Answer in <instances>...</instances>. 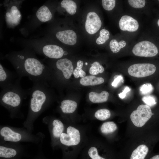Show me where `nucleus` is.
Here are the masks:
<instances>
[{
	"instance_id": "nucleus-19",
	"label": "nucleus",
	"mask_w": 159,
	"mask_h": 159,
	"mask_svg": "<svg viewBox=\"0 0 159 159\" xmlns=\"http://www.w3.org/2000/svg\"><path fill=\"white\" fill-rule=\"evenodd\" d=\"M18 155V152L14 148L0 146V157L3 159H13Z\"/></svg>"
},
{
	"instance_id": "nucleus-2",
	"label": "nucleus",
	"mask_w": 159,
	"mask_h": 159,
	"mask_svg": "<svg viewBox=\"0 0 159 159\" xmlns=\"http://www.w3.org/2000/svg\"><path fill=\"white\" fill-rule=\"evenodd\" d=\"M18 78L14 83L2 89L0 93V101L3 105L15 108L20 105L23 99L29 94V91L23 90Z\"/></svg>"
},
{
	"instance_id": "nucleus-22",
	"label": "nucleus",
	"mask_w": 159,
	"mask_h": 159,
	"mask_svg": "<svg viewBox=\"0 0 159 159\" xmlns=\"http://www.w3.org/2000/svg\"><path fill=\"white\" fill-rule=\"evenodd\" d=\"M61 6L70 15L74 14L76 12L77 6L76 3L71 0H63L61 3Z\"/></svg>"
},
{
	"instance_id": "nucleus-24",
	"label": "nucleus",
	"mask_w": 159,
	"mask_h": 159,
	"mask_svg": "<svg viewBox=\"0 0 159 159\" xmlns=\"http://www.w3.org/2000/svg\"><path fill=\"white\" fill-rule=\"evenodd\" d=\"M127 44L126 41L121 40L118 42L116 39H112L109 44V46L111 51L114 53L119 52L120 49L125 47Z\"/></svg>"
},
{
	"instance_id": "nucleus-3",
	"label": "nucleus",
	"mask_w": 159,
	"mask_h": 159,
	"mask_svg": "<svg viewBox=\"0 0 159 159\" xmlns=\"http://www.w3.org/2000/svg\"><path fill=\"white\" fill-rule=\"evenodd\" d=\"M48 86L44 84L34 83L29 91L30 96V108L32 112L37 113L41 111L50 96Z\"/></svg>"
},
{
	"instance_id": "nucleus-38",
	"label": "nucleus",
	"mask_w": 159,
	"mask_h": 159,
	"mask_svg": "<svg viewBox=\"0 0 159 159\" xmlns=\"http://www.w3.org/2000/svg\"><path fill=\"white\" fill-rule=\"evenodd\" d=\"M67 54H68V53L66 51H64V55H66Z\"/></svg>"
},
{
	"instance_id": "nucleus-15",
	"label": "nucleus",
	"mask_w": 159,
	"mask_h": 159,
	"mask_svg": "<svg viewBox=\"0 0 159 159\" xmlns=\"http://www.w3.org/2000/svg\"><path fill=\"white\" fill-rule=\"evenodd\" d=\"M1 135L4 140L12 142H17L21 139V135L15 132L7 127H4L0 130Z\"/></svg>"
},
{
	"instance_id": "nucleus-11",
	"label": "nucleus",
	"mask_w": 159,
	"mask_h": 159,
	"mask_svg": "<svg viewBox=\"0 0 159 159\" xmlns=\"http://www.w3.org/2000/svg\"><path fill=\"white\" fill-rule=\"evenodd\" d=\"M57 68L61 71L64 77L66 79H69L73 72V67L71 61L67 58L58 60L56 62Z\"/></svg>"
},
{
	"instance_id": "nucleus-30",
	"label": "nucleus",
	"mask_w": 159,
	"mask_h": 159,
	"mask_svg": "<svg viewBox=\"0 0 159 159\" xmlns=\"http://www.w3.org/2000/svg\"><path fill=\"white\" fill-rule=\"evenodd\" d=\"M140 91L142 95H148L153 91V87L150 83H146L142 85L140 87Z\"/></svg>"
},
{
	"instance_id": "nucleus-6",
	"label": "nucleus",
	"mask_w": 159,
	"mask_h": 159,
	"mask_svg": "<svg viewBox=\"0 0 159 159\" xmlns=\"http://www.w3.org/2000/svg\"><path fill=\"white\" fill-rule=\"evenodd\" d=\"M156 70V67L153 64L137 63L132 64L128 67V72L132 76L141 78L153 74L155 72Z\"/></svg>"
},
{
	"instance_id": "nucleus-8",
	"label": "nucleus",
	"mask_w": 159,
	"mask_h": 159,
	"mask_svg": "<svg viewBox=\"0 0 159 159\" xmlns=\"http://www.w3.org/2000/svg\"><path fill=\"white\" fill-rule=\"evenodd\" d=\"M101 25V21L96 13L93 11L88 13L85 23V30L88 33L91 34L96 33Z\"/></svg>"
},
{
	"instance_id": "nucleus-28",
	"label": "nucleus",
	"mask_w": 159,
	"mask_h": 159,
	"mask_svg": "<svg viewBox=\"0 0 159 159\" xmlns=\"http://www.w3.org/2000/svg\"><path fill=\"white\" fill-rule=\"evenodd\" d=\"M83 64L82 61L79 60L77 61V67L73 72V75L75 78H77L79 77L82 78L85 76L86 73L82 69Z\"/></svg>"
},
{
	"instance_id": "nucleus-1",
	"label": "nucleus",
	"mask_w": 159,
	"mask_h": 159,
	"mask_svg": "<svg viewBox=\"0 0 159 159\" xmlns=\"http://www.w3.org/2000/svg\"><path fill=\"white\" fill-rule=\"evenodd\" d=\"M19 59L15 62L16 74L19 78L26 77L33 83H38L48 86L51 72L49 68L37 58L18 55Z\"/></svg>"
},
{
	"instance_id": "nucleus-27",
	"label": "nucleus",
	"mask_w": 159,
	"mask_h": 159,
	"mask_svg": "<svg viewBox=\"0 0 159 159\" xmlns=\"http://www.w3.org/2000/svg\"><path fill=\"white\" fill-rule=\"evenodd\" d=\"M110 36L109 31L105 29H101L100 32V36L96 40L97 44L98 45L103 44L108 40Z\"/></svg>"
},
{
	"instance_id": "nucleus-35",
	"label": "nucleus",
	"mask_w": 159,
	"mask_h": 159,
	"mask_svg": "<svg viewBox=\"0 0 159 159\" xmlns=\"http://www.w3.org/2000/svg\"><path fill=\"white\" fill-rule=\"evenodd\" d=\"M123 77L121 75H116L114 77V80L112 83V85L115 87H117L119 84L122 80Z\"/></svg>"
},
{
	"instance_id": "nucleus-21",
	"label": "nucleus",
	"mask_w": 159,
	"mask_h": 159,
	"mask_svg": "<svg viewBox=\"0 0 159 159\" xmlns=\"http://www.w3.org/2000/svg\"><path fill=\"white\" fill-rule=\"evenodd\" d=\"M148 151V148L146 145H140L133 151L130 159H144Z\"/></svg>"
},
{
	"instance_id": "nucleus-33",
	"label": "nucleus",
	"mask_w": 159,
	"mask_h": 159,
	"mask_svg": "<svg viewBox=\"0 0 159 159\" xmlns=\"http://www.w3.org/2000/svg\"><path fill=\"white\" fill-rule=\"evenodd\" d=\"M102 4L103 8L107 11H111L115 7L116 1L115 0H102Z\"/></svg>"
},
{
	"instance_id": "nucleus-25",
	"label": "nucleus",
	"mask_w": 159,
	"mask_h": 159,
	"mask_svg": "<svg viewBox=\"0 0 159 159\" xmlns=\"http://www.w3.org/2000/svg\"><path fill=\"white\" fill-rule=\"evenodd\" d=\"M116 125L112 121H109L104 123L101 127V131L102 133L107 134L112 133L117 129Z\"/></svg>"
},
{
	"instance_id": "nucleus-26",
	"label": "nucleus",
	"mask_w": 159,
	"mask_h": 159,
	"mask_svg": "<svg viewBox=\"0 0 159 159\" xmlns=\"http://www.w3.org/2000/svg\"><path fill=\"white\" fill-rule=\"evenodd\" d=\"M95 116L97 119L104 120L109 118L111 113L109 110L106 109H102L97 110L95 113Z\"/></svg>"
},
{
	"instance_id": "nucleus-16",
	"label": "nucleus",
	"mask_w": 159,
	"mask_h": 159,
	"mask_svg": "<svg viewBox=\"0 0 159 159\" xmlns=\"http://www.w3.org/2000/svg\"><path fill=\"white\" fill-rule=\"evenodd\" d=\"M104 79L100 77H97L93 75L85 76L80 80V84L85 86H94L103 83Z\"/></svg>"
},
{
	"instance_id": "nucleus-34",
	"label": "nucleus",
	"mask_w": 159,
	"mask_h": 159,
	"mask_svg": "<svg viewBox=\"0 0 159 159\" xmlns=\"http://www.w3.org/2000/svg\"><path fill=\"white\" fill-rule=\"evenodd\" d=\"M88 154L92 159H105L99 155L97 150L95 147H92L90 148L88 150Z\"/></svg>"
},
{
	"instance_id": "nucleus-7",
	"label": "nucleus",
	"mask_w": 159,
	"mask_h": 159,
	"mask_svg": "<svg viewBox=\"0 0 159 159\" xmlns=\"http://www.w3.org/2000/svg\"><path fill=\"white\" fill-rule=\"evenodd\" d=\"M67 132L62 133L60 137V140L62 144L70 146L77 145L80 143V135L78 130L69 126L67 129Z\"/></svg>"
},
{
	"instance_id": "nucleus-18",
	"label": "nucleus",
	"mask_w": 159,
	"mask_h": 159,
	"mask_svg": "<svg viewBox=\"0 0 159 159\" xmlns=\"http://www.w3.org/2000/svg\"><path fill=\"white\" fill-rule=\"evenodd\" d=\"M36 16L38 19L42 22L49 21L52 17L50 10L45 5H43L39 8L36 12Z\"/></svg>"
},
{
	"instance_id": "nucleus-39",
	"label": "nucleus",
	"mask_w": 159,
	"mask_h": 159,
	"mask_svg": "<svg viewBox=\"0 0 159 159\" xmlns=\"http://www.w3.org/2000/svg\"><path fill=\"white\" fill-rule=\"evenodd\" d=\"M157 24H158V26H159V19H158V21Z\"/></svg>"
},
{
	"instance_id": "nucleus-23",
	"label": "nucleus",
	"mask_w": 159,
	"mask_h": 159,
	"mask_svg": "<svg viewBox=\"0 0 159 159\" xmlns=\"http://www.w3.org/2000/svg\"><path fill=\"white\" fill-rule=\"evenodd\" d=\"M52 133L53 136L56 138H60L64 130V125L60 120L55 119L52 122Z\"/></svg>"
},
{
	"instance_id": "nucleus-37",
	"label": "nucleus",
	"mask_w": 159,
	"mask_h": 159,
	"mask_svg": "<svg viewBox=\"0 0 159 159\" xmlns=\"http://www.w3.org/2000/svg\"><path fill=\"white\" fill-rule=\"evenodd\" d=\"M150 159H159V154L155 155L152 157Z\"/></svg>"
},
{
	"instance_id": "nucleus-9",
	"label": "nucleus",
	"mask_w": 159,
	"mask_h": 159,
	"mask_svg": "<svg viewBox=\"0 0 159 159\" xmlns=\"http://www.w3.org/2000/svg\"><path fill=\"white\" fill-rule=\"evenodd\" d=\"M120 29L123 31L130 32L137 31L139 27L138 21L133 17L127 15L122 16L119 22Z\"/></svg>"
},
{
	"instance_id": "nucleus-17",
	"label": "nucleus",
	"mask_w": 159,
	"mask_h": 159,
	"mask_svg": "<svg viewBox=\"0 0 159 159\" xmlns=\"http://www.w3.org/2000/svg\"><path fill=\"white\" fill-rule=\"evenodd\" d=\"M109 96V93L105 91H103L100 93L91 92L89 94V100L91 102L94 103L106 102L108 99Z\"/></svg>"
},
{
	"instance_id": "nucleus-5",
	"label": "nucleus",
	"mask_w": 159,
	"mask_h": 159,
	"mask_svg": "<svg viewBox=\"0 0 159 159\" xmlns=\"http://www.w3.org/2000/svg\"><path fill=\"white\" fill-rule=\"evenodd\" d=\"M132 52L137 56L152 57L157 54L158 50L155 45L151 42L143 40L136 44L133 47Z\"/></svg>"
},
{
	"instance_id": "nucleus-32",
	"label": "nucleus",
	"mask_w": 159,
	"mask_h": 159,
	"mask_svg": "<svg viewBox=\"0 0 159 159\" xmlns=\"http://www.w3.org/2000/svg\"><path fill=\"white\" fill-rule=\"evenodd\" d=\"M129 4L132 7L139 9L144 7L146 3L145 0H128Z\"/></svg>"
},
{
	"instance_id": "nucleus-40",
	"label": "nucleus",
	"mask_w": 159,
	"mask_h": 159,
	"mask_svg": "<svg viewBox=\"0 0 159 159\" xmlns=\"http://www.w3.org/2000/svg\"><path fill=\"white\" fill-rule=\"evenodd\" d=\"M85 64L86 65H87V64H88V63L87 62H86L85 63Z\"/></svg>"
},
{
	"instance_id": "nucleus-41",
	"label": "nucleus",
	"mask_w": 159,
	"mask_h": 159,
	"mask_svg": "<svg viewBox=\"0 0 159 159\" xmlns=\"http://www.w3.org/2000/svg\"><path fill=\"white\" fill-rule=\"evenodd\" d=\"M158 1L159 2V0Z\"/></svg>"
},
{
	"instance_id": "nucleus-36",
	"label": "nucleus",
	"mask_w": 159,
	"mask_h": 159,
	"mask_svg": "<svg viewBox=\"0 0 159 159\" xmlns=\"http://www.w3.org/2000/svg\"><path fill=\"white\" fill-rule=\"evenodd\" d=\"M130 90V89L129 87H126L123 91L118 94L119 97L122 99H123L126 97V93L129 92Z\"/></svg>"
},
{
	"instance_id": "nucleus-13",
	"label": "nucleus",
	"mask_w": 159,
	"mask_h": 159,
	"mask_svg": "<svg viewBox=\"0 0 159 159\" xmlns=\"http://www.w3.org/2000/svg\"><path fill=\"white\" fill-rule=\"evenodd\" d=\"M44 54L52 59H57L62 57L64 51L61 47L55 45L49 44L45 46L42 49Z\"/></svg>"
},
{
	"instance_id": "nucleus-4",
	"label": "nucleus",
	"mask_w": 159,
	"mask_h": 159,
	"mask_svg": "<svg viewBox=\"0 0 159 159\" xmlns=\"http://www.w3.org/2000/svg\"><path fill=\"white\" fill-rule=\"evenodd\" d=\"M153 115L150 107L146 105H141L138 106L136 110L131 113L130 118L135 126L141 127Z\"/></svg>"
},
{
	"instance_id": "nucleus-20",
	"label": "nucleus",
	"mask_w": 159,
	"mask_h": 159,
	"mask_svg": "<svg viewBox=\"0 0 159 159\" xmlns=\"http://www.w3.org/2000/svg\"><path fill=\"white\" fill-rule=\"evenodd\" d=\"M60 107L64 113H71L76 110L77 104L76 102L70 100H65L61 102Z\"/></svg>"
},
{
	"instance_id": "nucleus-10",
	"label": "nucleus",
	"mask_w": 159,
	"mask_h": 159,
	"mask_svg": "<svg viewBox=\"0 0 159 159\" xmlns=\"http://www.w3.org/2000/svg\"><path fill=\"white\" fill-rule=\"evenodd\" d=\"M16 77H18L16 74L5 69L0 64V86L2 89L15 82L17 79L15 80Z\"/></svg>"
},
{
	"instance_id": "nucleus-12",
	"label": "nucleus",
	"mask_w": 159,
	"mask_h": 159,
	"mask_svg": "<svg viewBox=\"0 0 159 159\" xmlns=\"http://www.w3.org/2000/svg\"><path fill=\"white\" fill-rule=\"evenodd\" d=\"M57 39L66 44L73 45L77 42V36L73 30L68 29L59 32L56 34Z\"/></svg>"
},
{
	"instance_id": "nucleus-14",
	"label": "nucleus",
	"mask_w": 159,
	"mask_h": 159,
	"mask_svg": "<svg viewBox=\"0 0 159 159\" xmlns=\"http://www.w3.org/2000/svg\"><path fill=\"white\" fill-rule=\"evenodd\" d=\"M6 21L10 26H14L18 25L20 21L21 16L19 11L15 6H12L10 12L6 14Z\"/></svg>"
},
{
	"instance_id": "nucleus-31",
	"label": "nucleus",
	"mask_w": 159,
	"mask_h": 159,
	"mask_svg": "<svg viewBox=\"0 0 159 159\" xmlns=\"http://www.w3.org/2000/svg\"><path fill=\"white\" fill-rule=\"evenodd\" d=\"M142 100L146 105L150 107H153L155 106L157 102L155 97L152 95H146L144 96Z\"/></svg>"
},
{
	"instance_id": "nucleus-29",
	"label": "nucleus",
	"mask_w": 159,
	"mask_h": 159,
	"mask_svg": "<svg viewBox=\"0 0 159 159\" xmlns=\"http://www.w3.org/2000/svg\"><path fill=\"white\" fill-rule=\"evenodd\" d=\"M104 69L99 62H95L91 64L89 69L90 73L92 75H97L103 72Z\"/></svg>"
}]
</instances>
